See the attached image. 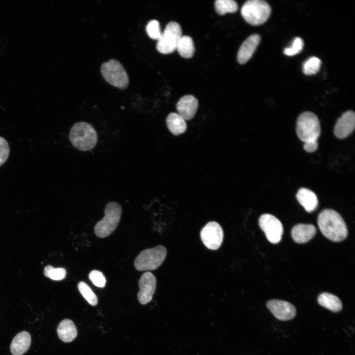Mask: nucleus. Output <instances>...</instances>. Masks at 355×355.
Instances as JSON below:
<instances>
[{
  "instance_id": "obj_18",
  "label": "nucleus",
  "mask_w": 355,
  "mask_h": 355,
  "mask_svg": "<svg viewBox=\"0 0 355 355\" xmlns=\"http://www.w3.org/2000/svg\"><path fill=\"white\" fill-rule=\"evenodd\" d=\"M296 198L305 210L311 213L315 211L318 205V200L315 193L309 189L301 188L296 194Z\"/></svg>"
},
{
  "instance_id": "obj_27",
  "label": "nucleus",
  "mask_w": 355,
  "mask_h": 355,
  "mask_svg": "<svg viewBox=\"0 0 355 355\" xmlns=\"http://www.w3.org/2000/svg\"><path fill=\"white\" fill-rule=\"evenodd\" d=\"M146 32L149 37L158 40L162 34L159 22L156 20L150 21L146 25Z\"/></svg>"
},
{
  "instance_id": "obj_23",
  "label": "nucleus",
  "mask_w": 355,
  "mask_h": 355,
  "mask_svg": "<svg viewBox=\"0 0 355 355\" xmlns=\"http://www.w3.org/2000/svg\"><path fill=\"white\" fill-rule=\"evenodd\" d=\"M216 11L220 15L235 13L238 9L237 3L233 0H216L214 2Z\"/></svg>"
},
{
  "instance_id": "obj_12",
  "label": "nucleus",
  "mask_w": 355,
  "mask_h": 355,
  "mask_svg": "<svg viewBox=\"0 0 355 355\" xmlns=\"http://www.w3.org/2000/svg\"><path fill=\"white\" fill-rule=\"evenodd\" d=\"M140 290L138 298L140 303L144 305L149 302L152 298L156 287V279L149 272L143 273L139 281Z\"/></svg>"
},
{
  "instance_id": "obj_15",
  "label": "nucleus",
  "mask_w": 355,
  "mask_h": 355,
  "mask_svg": "<svg viewBox=\"0 0 355 355\" xmlns=\"http://www.w3.org/2000/svg\"><path fill=\"white\" fill-rule=\"evenodd\" d=\"M198 106L197 99L191 95L181 97L177 104L178 114L185 120L191 119L195 115Z\"/></svg>"
},
{
  "instance_id": "obj_8",
  "label": "nucleus",
  "mask_w": 355,
  "mask_h": 355,
  "mask_svg": "<svg viewBox=\"0 0 355 355\" xmlns=\"http://www.w3.org/2000/svg\"><path fill=\"white\" fill-rule=\"evenodd\" d=\"M182 36V30L179 24L174 21L170 22L157 40V51L162 54L173 52Z\"/></svg>"
},
{
  "instance_id": "obj_4",
  "label": "nucleus",
  "mask_w": 355,
  "mask_h": 355,
  "mask_svg": "<svg viewBox=\"0 0 355 355\" xmlns=\"http://www.w3.org/2000/svg\"><path fill=\"white\" fill-rule=\"evenodd\" d=\"M121 213L122 208L119 204L115 202L107 204L105 209L104 217L95 226V235L100 238H105L111 234L119 222Z\"/></svg>"
},
{
  "instance_id": "obj_22",
  "label": "nucleus",
  "mask_w": 355,
  "mask_h": 355,
  "mask_svg": "<svg viewBox=\"0 0 355 355\" xmlns=\"http://www.w3.org/2000/svg\"><path fill=\"white\" fill-rule=\"evenodd\" d=\"M176 49L181 57L185 58L192 57L195 51L193 39L188 36H182L178 41Z\"/></svg>"
},
{
  "instance_id": "obj_1",
  "label": "nucleus",
  "mask_w": 355,
  "mask_h": 355,
  "mask_svg": "<svg viewBox=\"0 0 355 355\" xmlns=\"http://www.w3.org/2000/svg\"><path fill=\"white\" fill-rule=\"evenodd\" d=\"M318 224L322 234L332 241L340 242L347 236L348 230L345 221L333 210L322 211L318 216Z\"/></svg>"
},
{
  "instance_id": "obj_21",
  "label": "nucleus",
  "mask_w": 355,
  "mask_h": 355,
  "mask_svg": "<svg viewBox=\"0 0 355 355\" xmlns=\"http://www.w3.org/2000/svg\"><path fill=\"white\" fill-rule=\"evenodd\" d=\"M166 123L169 130L175 135L182 134L186 129L185 120L177 113H170L167 116Z\"/></svg>"
},
{
  "instance_id": "obj_24",
  "label": "nucleus",
  "mask_w": 355,
  "mask_h": 355,
  "mask_svg": "<svg viewBox=\"0 0 355 355\" xmlns=\"http://www.w3.org/2000/svg\"><path fill=\"white\" fill-rule=\"evenodd\" d=\"M320 60L315 56L312 57L306 60L303 65V72L306 75L316 74L320 69Z\"/></svg>"
},
{
  "instance_id": "obj_14",
  "label": "nucleus",
  "mask_w": 355,
  "mask_h": 355,
  "mask_svg": "<svg viewBox=\"0 0 355 355\" xmlns=\"http://www.w3.org/2000/svg\"><path fill=\"white\" fill-rule=\"evenodd\" d=\"M260 41L258 34L249 36L240 46L237 53V61L241 64H245L253 55Z\"/></svg>"
},
{
  "instance_id": "obj_2",
  "label": "nucleus",
  "mask_w": 355,
  "mask_h": 355,
  "mask_svg": "<svg viewBox=\"0 0 355 355\" xmlns=\"http://www.w3.org/2000/svg\"><path fill=\"white\" fill-rule=\"evenodd\" d=\"M69 139L76 148L88 151L93 149L96 145L98 136L96 130L90 124L78 122L71 128Z\"/></svg>"
},
{
  "instance_id": "obj_11",
  "label": "nucleus",
  "mask_w": 355,
  "mask_h": 355,
  "mask_svg": "<svg viewBox=\"0 0 355 355\" xmlns=\"http://www.w3.org/2000/svg\"><path fill=\"white\" fill-rule=\"evenodd\" d=\"M266 306L274 317L282 321L293 319L296 309L291 303L278 299H272L266 303Z\"/></svg>"
},
{
  "instance_id": "obj_6",
  "label": "nucleus",
  "mask_w": 355,
  "mask_h": 355,
  "mask_svg": "<svg viewBox=\"0 0 355 355\" xmlns=\"http://www.w3.org/2000/svg\"><path fill=\"white\" fill-rule=\"evenodd\" d=\"M166 254V248L161 245L144 249L136 258L134 266L138 271L155 270L162 264Z\"/></svg>"
},
{
  "instance_id": "obj_5",
  "label": "nucleus",
  "mask_w": 355,
  "mask_h": 355,
  "mask_svg": "<svg viewBox=\"0 0 355 355\" xmlns=\"http://www.w3.org/2000/svg\"><path fill=\"white\" fill-rule=\"evenodd\" d=\"M271 12L270 5L262 0H249L244 3L241 14L247 22L253 26L265 23Z\"/></svg>"
},
{
  "instance_id": "obj_28",
  "label": "nucleus",
  "mask_w": 355,
  "mask_h": 355,
  "mask_svg": "<svg viewBox=\"0 0 355 355\" xmlns=\"http://www.w3.org/2000/svg\"><path fill=\"white\" fill-rule=\"evenodd\" d=\"M304 42L302 38L297 37L294 38L292 45L289 47L285 48L284 53L287 56H294L299 53L303 49Z\"/></svg>"
},
{
  "instance_id": "obj_26",
  "label": "nucleus",
  "mask_w": 355,
  "mask_h": 355,
  "mask_svg": "<svg viewBox=\"0 0 355 355\" xmlns=\"http://www.w3.org/2000/svg\"><path fill=\"white\" fill-rule=\"evenodd\" d=\"M67 271L63 268H54L51 265L46 266L44 269V275L55 281L64 279L66 275Z\"/></svg>"
},
{
  "instance_id": "obj_25",
  "label": "nucleus",
  "mask_w": 355,
  "mask_h": 355,
  "mask_svg": "<svg viewBox=\"0 0 355 355\" xmlns=\"http://www.w3.org/2000/svg\"><path fill=\"white\" fill-rule=\"evenodd\" d=\"M78 288L82 295L90 305L92 306L97 305V297L87 284L84 282H80L78 284Z\"/></svg>"
},
{
  "instance_id": "obj_20",
  "label": "nucleus",
  "mask_w": 355,
  "mask_h": 355,
  "mask_svg": "<svg viewBox=\"0 0 355 355\" xmlns=\"http://www.w3.org/2000/svg\"><path fill=\"white\" fill-rule=\"evenodd\" d=\"M319 304L333 312L340 311L343 307L342 302L336 295L328 292L320 293L318 297Z\"/></svg>"
},
{
  "instance_id": "obj_31",
  "label": "nucleus",
  "mask_w": 355,
  "mask_h": 355,
  "mask_svg": "<svg viewBox=\"0 0 355 355\" xmlns=\"http://www.w3.org/2000/svg\"><path fill=\"white\" fill-rule=\"evenodd\" d=\"M318 146V142H306L304 143L303 145L304 149L308 152L315 151L317 149Z\"/></svg>"
},
{
  "instance_id": "obj_9",
  "label": "nucleus",
  "mask_w": 355,
  "mask_h": 355,
  "mask_svg": "<svg viewBox=\"0 0 355 355\" xmlns=\"http://www.w3.org/2000/svg\"><path fill=\"white\" fill-rule=\"evenodd\" d=\"M258 223L270 243L275 244L281 241L284 228L281 222L276 217L271 214H263L259 217Z\"/></svg>"
},
{
  "instance_id": "obj_3",
  "label": "nucleus",
  "mask_w": 355,
  "mask_h": 355,
  "mask_svg": "<svg viewBox=\"0 0 355 355\" xmlns=\"http://www.w3.org/2000/svg\"><path fill=\"white\" fill-rule=\"evenodd\" d=\"M296 133L304 143L318 142L320 134L319 120L316 114L305 111L298 117L296 122Z\"/></svg>"
},
{
  "instance_id": "obj_17",
  "label": "nucleus",
  "mask_w": 355,
  "mask_h": 355,
  "mask_svg": "<svg viewBox=\"0 0 355 355\" xmlns=\"http://www.w3.org/2000/svg\"><path fill=\"white\" fill-rule=\"evenodd\" d=\"M31 343V337L27 331L18 333L13 339L10 345V351L13 355H22L25 354Z\"/></svg>"
},
{
  "instance_id": "obj_19",
  "label": "nucleus",
  "mask_w": 355,
  "mask_h": 355,
  "mask_svg": "<svg viewBox=\"0 0 355 355\" xmlns=\"http://www.w3.org/2000/svg\"><path fill=\"white\" fill-rule=\"evenodd\" d=\"M57 331L60 339L66 343L73 340L77 334L74 323L69 319L63 320L58 325Z\"/></svg>"
},
{
  "instance_id": "obj_13",
  "label": "nucleus",
  "mask_w": 355,
  "mask_h": 355,
  "mask_svg": "<svg viewBox=\"0 0 355 355\" xmlns=\"http://www.w3.org/2000/svg\"><path fill=\"white\" fill-rule=\"evenodd\" d=\"M355 114L352 110L344 112L337 120L334 128V134L338 139L347 137L354 130Z\"/></svg>"
},
{
  "instance_id": "obj_30",
  "label": "nucleus",
  "mask_w": 355,
  "mask_h": 355,
  "mask_svg": "<svg viewBox=\"0 0 355 355\" xmlns=\"http://www.w3.org/2000/svg\"><path fill=\"white\" fill-rule=\"evenodd\" d=\"M10 152L7 142L0 137V166L7 159Z\"/></svg>"
},
{
  "instance_id": "obj_10",
  "label": "nucleus",
  "mask_w": 355,
  "mask_h": 355,
  "mask_svg": "<svg viewBox=\"0 0 355 355\" xmlns=\"http://www.w3.org/2000/svg\"><path fill=\"white\" fill-rule=\"evenodd\" d=\"M201 240L205 246L212 250L218 249L223 239V232L220 225L215 221L208 223L201 230Z\"/></svg>"
},
{
  "instance_id": "obj_16",
  "label": "nucleus",
  "mask_w": 355,
  "mask_h": 355,
  "mask_svg": "<svg viewBox=\"0 0 355 355\" xmlns=\"http://www.w3.org/2000/svg\"><path fill=\"white\" fill-rule=\"evenodd\" d=\"M316 228L311 224H298L292 228L291 234L293 240L303 244L310 240L316 234Z\"/></svg>"
},
{
  "instance_id": "obj_29",
  "label": "nucleus",
  "mask_w": 355,
  "mask_h": 355,
  "mask_svg": "<svg viewBox=\"0 0 355 355\" xmlns=\"http://www.w3.org/2000/svg\"><path fill=\"white\" fill-rule=\"evenodd\" d=\"M89 278L97 287H104L106 285V278L103 274L98 270L92 271L89 275Z\"/></svg>"
},
{
  "instance_id": "obj_7",
  "label": "nucleus",
  "mask_w": 355,
  "mask_h": 355,
  "mask_svg": "<svg viewBox=\"0 0 355 355\" xmlns=\"http://www.w3.org/2000/svg\"><path fill=\"white\" fill-rule=\"evenodd\" d=\"M101 71L104 79L111 85L121 89L127 87L128 74L123 66L117 60L111 59L104 63Z\"/></svg>"
}]
</instances>
